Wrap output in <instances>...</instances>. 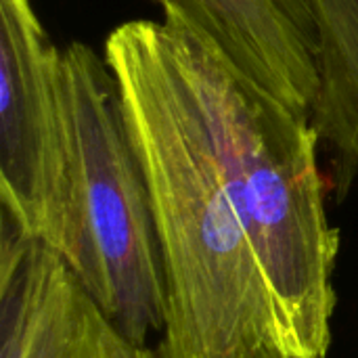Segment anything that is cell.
<instances>
[{
	"mask_svg": "<svg viewBox=\"0 0 358 358\" xmlns=\"http://www.w3.org/2000/svg\"><path fill=\"white\" fill-rule=\"evenodd\" d=\"M346 2V6L350 8V13L357 17V21H358V0H344Z\"/></svg>",
	"mask_w": 358,
	"mask_h": 358,
	"instance_id": "9c48e42d",
	"label": "cell"
},
{
	"mask_svg": "<svg viewBox=\"0 0 358 358\" xmlns=\"http://www.w3.org/2000/svg\"><path fill=\"white\" fill-rule=\"evenodd\" d=\"M69 187L63 50L34 0H0V206L25 237L57 252Z\"/></svg>",
	"mask_w": 358,
	"mask_h": 358,
	"instance_id": "277c9868",
	"label": "cell"
},
{
	"mask_svg": "<svg viewBox=\"0 0 358 358\" xmlns=\"http://www.w3.org/2000/svg\"><path fill=\"white\" fill-rule=\"evenodd\" d=\"M319 27V90L310 111L342 185L358 178V21L344 0H310Z\"/></svg>",
	"mask_w": 358,
	"mask_h": 358,
	"instance_id": "52a82bcc",
	"label": "cell"
},
{
	"mask_svg": "<svg viewBox=\"0 0 358 358\" xmlns=\"http://www.w3.org/2000/svg\"><path fill=\"white\" fill-rule=\"evenodd\" d=\"M69 187L57 256L136 344L162 334L166 279L151 191L117 80L92 46L63 48Z\"/></svg>",
	"mask_w": 358,
	"mask_h": 358,
	"instance_id": "3957f363",
	"label": "cell"
},
{
	"mask_svg": "<svg viewBox=\"0 0 358 358\" xmlns=\"http://www.w3.org/2000/svg\"><path fill=\"white\" fill-rule=\"evenodd\" d=\"M195 38L155 19L113 27L103 55L151 191L166 279L157 358H262L271 300L201 103Z\"/></svg>",
	"mask_w": 358,
	"mask_h": 358,
	"instance_id": "6da1fadb",
	"label": "cell"
},
{
	"mask_svg": "<svg viewBox=\"0 0 358 358\" xmlns=\"http://www.w3.org/2000/svg\"><path fill=\"white\" fill-rule=\"evenodd\" d=\"M164 19L300 113L319 90V27L310 0H153Z\"/></svg>",
	"mask_w": 358,
	"mask_h": 358,
	"instance_id": "8992f818",
	"label": "cell"
},
{
	"mask_svg": "<svg viewBox=\"0 0 358 358\" xmlns=\"http://www.w3.org/2000/svg\"><path fill=\"white\" fill-rule=\"evenodd\" d=\"M0 358H157L130 340L50 248L2 218Z\"/></svg>",
	"mask_w": 358,
	"mask_h": 358,
	"instance_id": "5b68a950",
	"label": "cell"
},
{
	"mask_svg": "<svg viewBox=\"0 0 358 358\" xmlns=\"http://www.w3.org/2000/svg\"><path fill=\"white\" fill-rule=\"evenodd\" d=\"M195 78L271 300L273 344L327 358L340 233L327 216L321 138L300 113L195 40Z\"/></svg>",
	"mask_w": 358,
	"mask_h": 358,
	"instance_id": "7a4b0ae2",
	"label": "cell"
},
{
	"mask_svg": "<svg viewBox=\"0 0 358 358\" xmlns=\"http://www.w3.org/2000/svg\"><path fill=\"white\" fill-rule=\"evenodd\" d=\"M262 358H313V357H300V355H289V352H283L281 348H277L275 344L266 350V355Z\"/></svg>",
	"mask_w": 358,
	"mask_h": 358,
	"instance_id": "ba28073f",
	"label": "cell"
}]
</instances>
